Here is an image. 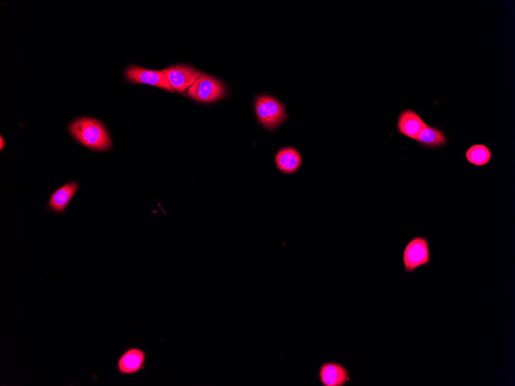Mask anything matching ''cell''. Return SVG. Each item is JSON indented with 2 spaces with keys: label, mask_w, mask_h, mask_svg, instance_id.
Instances as JSON below:
<instances>
[{
  "label": "cell",
  "mask_w": 515,
  "mask_h": 386,
  "mask_svg": "<svg viewBox=\"0 0 515 386\" xmlns=\"http://www.w3.org/2000/svg\"><path fill=\"white\" fill-rule=\"evenodd\" d=\"M69 131L86 148L95 151H109L111 148L109 133L99 121L89 118L77 119L69 125Z\"/></svg>",
  "instance_id": "cell-1"
},
{
  "label": "cell",
  "mask_w": 515,
  "mask_h": 386,
  "mask_svg": "<svg viewBox=\"0 0 515 386\" xmlns=\"http://www.w3.org/2000/svg\"><path fill=\"white\" fill-rule=\"evenodd\" d=\"M255 111L259 123L269 131L276 130L288 118L284 104L269 95L257 96Z\"/></svg>",
  "instance_id": "cell-2"
},
{
  "label": "cell",
  "mask_w": 515,
  "mask_h": 386,
  "mask_svg": "<svg viewBox=\"0 0 515 386\" xmlns=\"http://www.w3.org/2000/svg\"><path fill=\"white\" fill-rule=\"evenodd\" d=\"M226 94L225 86L220 81L204 73L188 90L189 98L201 103L216 102Z\"/></svg>",
  "instance_id": "cell-3"
},
{
  "label": "cell",
  "mask_w": 515,
  "mask_h": 386,
  "mask_svg": "<svg viewBox=\"0 0 515 386\" xmlns=\"http://www.w3.org/2000/svg\"><path fill=\"white\" fill-rule=\"evenodd\" d=\"M404 271L413 273L415 270L430 263L429 240L423 236H416L406 244L402 254Z\"/></svg>",
  "instance_id": "cell-4"
},
{
  "label": "cell",
  "mask_w": 515,
  "mask_h": 386,
  "mask_svg": "<svg viewBox=\"0 0 515 386\" xmlns=\"http://www.w3.org/2000/svg\"><path fill=\"white\" fill-rule=\"evenodd\" d=\"M174 91L183 93L189 90L203 73L188 65H176L161 71Z\"/></svg>",
  "instance_id": "cell-5"
},
{
  "label": "cell",
  "mask_w": 515,
  "mask_h": 386,
  "mask_svg": "<svg viewBox=\"0 0 515 386\" xmlns=\"http://www.w3.org/2000/svg\"><path fill=\"white\" fill-rule=\"evenodd\" d=\"M125 75L128 81L132 83L149 84L174 92L167 77L161 71H151L137 66H130L126 70Z\"/></svg>",
  "instance_id": "cell-6"
},
{
  "label": "cell",
  "mask_w": 515,
  "mask_h": 386,
  "mask_svg": "<svg viewBox=\"0 0 515 386\" xmlns=\"http://www.w3.org/2000/svg\"><path fill=\"white\" fill-rule=\"evenodd\" d=\"M426 125L414 110L406 109L398 116L396 129L403 136L415 141Z\"/></svg>",
  "instance_id": "cell-7"
},
{
  "label": "cell",
  "mask_w": 515,
  "mask_h": 386,
  "mask_svg": "<svg viewBox=\"0 0 515 386\" xmlns=\"http://www.w3.org/2000/svg\"><path fill=\"white\" fill-rule=\"evenodd\" d=\"M319 380L323 386H344L349 381V375L343 365L328 362L320 365Z\"/></svg>",
  "instance_id": "cell-8"
},
{
  "label": "cell",
  "mask_w": 515,
  "mask_h": 386,
  "mask_svg": "<svg viewBox=\"0 0 515 386\" xmlns=\"http://www.w3.org/2000/svg\"><path fill=\"white\" fill-rule=\"evenodd\" d=\"M146 354L139 348H131L125 351L118 361L120 374L132 375L139 372L145 362Z\"/></svg>",
  "instance_id": "cell-9"
},
{
  "label": "cell",
  "mask_w": 515,
  "mask_h": 386,
  "mask_svg": "<svg viewBox=\"0 0 515 386\" xmlns=\"http://www.w3.org/2000/svg\"><path fill=\"white\" fill-rule=\"evenodd\" d=\"M276 165L279 171L284 173L296 172L302 163V158L296 149L285 148L278 151L276 156Z\"/></svg>",
  "instance_id": "cell-10"
},
{
  "label": "cell",
  "mask_w": 515,
  "mask_h": 386,
  "mask_svg": "<svg viewBox=\"0 0 515 386\" xmlns=\"http://www.w3.org/2000/svg\"><path fill=\"white\" fill-rule=\"evenodd\" d=\"M415 141L424 148H441L448 146V139L444 132L429 125H426Z\"/></svg>",
  "instance_id": "cell-11"
},
{
  "label": "cell",
  "mask_w": 515,
  "mask_h": 386,
  "mask_svg": "<svg viewBox=\"0 0 515 386\" xmlns=\"http://www.w3.org/2000/svg\"><path fill=\"white\" fill-rule=\"evenodd\" d=\"M77 189H79V184L73 181L56 190L53 193L50 201H49V208L57 212V213H62L68 204H69Z\"/></svg>",
  "instance_id": "cell-12"
},
{
  "label": "cell",
  "mask_w": 515,
  "mask_h": 386,
  "mask_svg": "<svg viewBox=\"0 0 515 386\" xmlns=\"http://www.w3.org/2000/svg\"><path fill=\"white\" fill-rule=\"evenodd\" d=\"M492 157L491 150L484 144H474L465 152V158L471 165L482 167L487 166Z\"/></svg>",
  "instance_id": "cell-13"
},
{
  "label": "cell",
  "mask_w": 515,
  "mask_h": 386,
  "mask_svg": "<svg viewBox=\"0 0 515 386\" xmlns=\"http://www.w3.org/2000/svg\"><path fill=\"white\" fill-rule=\"evenodd\" d=\"M0 143H1V147H0V150L2 151L5 146L4 139L2 136L0 137Z\"/></svg>",
  "instance_id": "cell-14"
}]
</instances>
